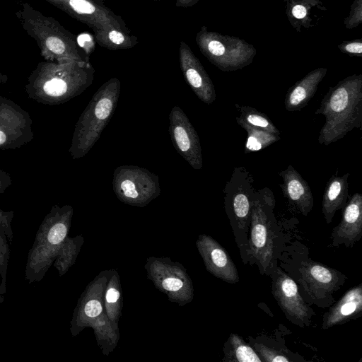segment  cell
<instances>
[{
	"mask_svg": "<svg viewBox=\"0 0 362 362\" xmlns=\"http://www.w3.org/2000/svg\"><path fill=\"white\" fill-rule=\"evenodd\" d=\"M362 234V194H354L343 207L341 220L332 237L350 245L360 240Z\"/></svg>",
	"mask_w": 362,
	"mask_h": 362,
	"instance_id": "15",
	"label": "cell"
},
{
	"mask_svg": "<svg viewBox=\"0 0 362 362\" xmlns=\"http://www.w3.org/2000/svg\"><path fill=\"white\" fill-rule=\"evenodd\" d=\"M95 69L89 61L61 59L43 64L32 73L25 85L28 98L39 103H64L81 94L93 82Z\"/></svg>",
	"mask_w": 362,
	"mask_h": 362,
	"instance_id": "1",
	"label": "cell"
},
{
	"mask_svg": "<svg viewBox=\"0 0 362 362\" xmlns=\"http://www.w3.org/2000/svg\"><path fill=\"white\" fill-rule=\"evenodd\" d=\"M195 40L202 53L222 71H235L252 61V53L229 48L225 37L206 30L205 27L197 34Z\"/></svg>",
	"mask_w": 362,
	"mask_h": 362,
	"instance_id": "7",
	"label": "cell"
},
{
	"mask_svg": "<svg viewBox=\"0 0 362 362\" xmlns=\"http://www.w3.org/2000/svg\"><path fill=\"white\" fill-rule=\"evenodd\" d=\"M67 233L66 225L62 222L54 224L47 235L48 241L53 245L60 243L64 239Z\"/></svg>",
	"mask_w": 362,
	"mask_h": 362,
	"instance_id": "26",
	"label": "cell"
},
{
	"mask_svg": "<svg viewBox=\"0 0 362 362\" xmlns=\"http://www.w3.org/2000/svg\"><path fill=\"white\" fill-rule=\"evenodd\" d=\"M103 311V307L100 301L95 299L88 301L84 307V313L89 317H95Z\"/></svg>",
	"mask_w": 362,
	"mask_h": 362,
	"instance_id": "27",
	"label": "cell"
},
{
	"mask_svg": "<svg viewBox=\"0 0 362 362\" xmlns=\"http://www.w3.org/2000/svg\"><path fill=\"white\" fill-rule=\"evenodd\" d=\"M229 359L228 361L239 362H261L258 354L244 340L235 334L229 337Z\"/></svg>",
	"mask_w": 362,
	"mask_h": 362,
	"instance_id": "24",
	"label": "cell"
},
{
	"mask_svg": "<svg viewBox=\"0 0 362 362\" xmlns=\"http://www.w3.org/2000/svg\"><path fill=\"white\" fill-rule=\"evenodd\" d=\"M307 10L305 7L301 4H297L292 8V15L297 19H302L305 17Z\"/></svg>",
	"mask_w": 362,
	"mask_h": 362,
	"instance_id": "32",
	"label": "cell"
},
{
	"mask_svg": "<svg viewBox=\"0 0 362 362\" xmlns=\"http://www.w3.org/2000/svg\"><path fill=\"white\" fill-rule=\"evenodd\" d=\"M236 122L247 132V137L244 148L245 153L261 151L281 139L278 134L252 127L241 120L236 119Z\"/></svg>",
	"mask_w": 362,
	"mask_h": 362,
	"instance_id": "20",
	"label": "cell"
},
{
	"mask_svg": "<svg viewBox=\"0 0 362 362\" xmlns=\"http://www.w3.org/2000/svg\"><path fill=\"white\" fill-rule=\"evenodd\" d=\"M119 291L115 287H110L106 293L105 299L108 304H115L119 298Z\"/></svg>",
	"mask_w": 362,
	"mask_h": 362,
	"instance_id": "30",
	"label": "cell"
},
{
	"mask_svg": "<svg viewBox=\"0 0 362 362\" xmlns=\"http://www.w3.org/2000/svg\"><path fill=\"white\" fill-rule=\"evenodd\" d=\"M254 181L252 175L245 167H235L223 189L227 212L240 229H247L250 221L252 204L257 192Z\"/></svg>",
	"mask_w": 362,
	"mask_h": 362,
	"instance_id": "6",
	"label": "cell"
},
{
	"mask_svg": "<svg viewBox=\"0 0 362 362\" xmlns=\"http://www.w3.org/2000/svg\"><path fill=\"white\" fill-rule=\"evenodd\" d=\"M272 293L288 317L295 322H306L309 317L308 308L296 282L290 276L279 271L273 284Z\"/></svg>",
	"mask_w": 362,
	"mask_h": 362,
	"instance_id": "12",
	"label": "cell"
},
{
	"mask_svg": "<svg viewBox=\"0 0 362 362\" xmlns=\"http://www.w3.org/2000/svg\"><path fill=\"white\" fill-rule=\"evenodd\" d=\"M315 115H322L325 122L317 141L328 146L362 127V75L354 74L331 86L322 98Z\"/></svg>",
	"mask_w": 362,
	"mask_h": 362,
	"instance_id": "2",
	"label": "cell"
},
{
	"mask_svg": "<svg viewBox=\"0 0 362 362\" xmlns=\"http://www.w3.org/2000/svg\"><path fill=\"white\" fill-rule=\"evenodd\" d=\"M112 188L121 202L139 206L146 205L160 194L158 175L146 168L132 165L115 169Z\"/></svg>",
	"mask_w": 362,
	"mask_h": 362,
	"instance_id": "4",
	"label": "cell"
},
{
	"mask_svg": "<svg viewBox=\"0 0 362 362\" xmlns=\"http://www.w3.org/2000/svg\"><path fill=\"white\" fill-rule=\"evenodd\" d=\"M52 1H55L56 4H57L61 1H66V0H52Z\"/></svg>",
	"mask_w": 362,
	"mask_h": 362,
	"instance_id": "34",
	"label": "cell"
},
{
	"mask_svg": "<svg viewBox=\"0 0 362 362\" xmlns=\"http://www.w3.org/2000/svg\"><path fill=\"white\" fill-rule=\"evenodd\" d=\"M349 175V173L341 176L336 173L329 179L325 185L322 211L327 223L332 222L336 212L343 209L347 202Z\"/></svg>",
	"mask_w": 362,
	"mask_h": 362,
	"instance_id": "18",
	"label": "cell"
},
{
	"mask_svg": "<svg viewBox=\"0 0 362 362\" xmlns=\"http://www.w3.org/2000/svg\"><path fill=\"white\" fill-rule=\"evenodd\" d=\"M256 350L262 356V361L268 362H285L291 361V359L288 358L282 353L272 349L269 347L265 346L263 344L255 345Z\"/></svg>",
	"mask_w": 362,
	"mask_h": 362,
	"instance_id": "25",
	"label": "cell"
},
{
	"mask_svg": "<svg viewBox=\"0 0 362 362\" xmlns=\"http://www.w3.org/2000/svg\"><path fill=\"white\" fill-rule=\"evenodd\" d=\"M199 247L210 272L230 284L239 281L238 269L233 259L216 241L210 237H204Z\"/></svg>",
	"mask_w": 362,
	"mask_h": 362,
	"instance_id": "13",
	"label": "cell"
},
{
	"mask_svg": "<svg viewBox=\"0 0 362 362\" xmlns=\"http://www.w3.org/2000/svg\"><path fill=\"white\" fill-rule=\"evenodd\" d=\"M162 286L170 292H177L182 288L183 282L180 279L168 277L163 280Z\"/></svg>",
	"mask_w": 362,
	"mask_h": 362,
	"instance_id": "28",
	"label": "cell"
},
{
	"mask_svg": "<svg viewBox=\"0 0 362 362\" xmlns=\"http://www.w3.org/2000/svg\"><path fill=\"white\" fill-rule=\"evenodd\" d=\"M34 138L32 128H21L0 122V149H16Z\"/></svg>",
	"mask_w": 362,
	"mask_h": 362,
	"instance_id": "21",
	"label": "cell"
},
{
	"mask_svg": "<svg viewBox=\"0 0 362 362\" xmlns=\"http://www.w3.org/2000/svg\"><path fill=\"white\" fill-rule=\"evenodd\" d=\"M161 1V0H153ZM199 0H176L175 6L177 7H189L194 6Z\"/></svg>",
	"mask_w": 362,
	"mask_h": 362,
	"instance_id": "33",
	"label": "cell"
},
{
	"mask_svg": "<svg viewBox=\"0 0 362 362\" xmlns=\"http://www.w3.org/2000/svg\"><path fill=\"white\" fill-rule=\"evenodd\" d=\"M57 5L93 31L109 28L129 30L121 16L94 0H66Z\"/></svg>",
	"mask_w": 362,
	"mask_h": 362,
	"instance_id": "9",
	"label": "cell"
},
{
	"mask_svg": "<svg viewBox=\"0 0 362 362\" xmlns=\"http://www.w3.org/2000/svg\"><path fill=\"white\" fill-rule=\"evenodd\" d=\"M169 134L177 152L195 170L203 166L199 137L187 115L174 106L169 115Z\"/></svg>",
	"mask_w": 362,
	"mask_h": 362,
	"instance_id": "8",
	"label": "cell"
},
{
	"mask_svg": "<svg viewBox=\"0 0 362 362\" xmlns=\"http://www.w3.org/2000/svg\"><path fill=\"white\" fill-rule=\"evenodd\" d=\"M362 310V284L352 287L325 315L322 328L346 322Z\"/></svg>",
	"mask_w": 362,
	"mask_h": 362,
	"instance_id": "16",
	"label": "cell"
},
{
	"mask_svg": "<svg viewBox=\"0 0 362 362\" xmlns=\"http://www.w3.org/2000/svg\"><path fill=\"white\" fill-rule=\"evenodd\" d=\"M327 73V69H315L292 86L286 93L284 105L287 111H300L315 95L320 83Z\"/></svg>",
	"mask_w": 362,
	"mask_h": 362,
	"instance_id": "17",
	"label": "cell"
},
{
	"mask_svg": "<svg viewBox=\"0 0 362 362\" xmlns=\"http://www.w3.org/2000/svg\"><path fill=\"white\" fill-rule=\"evenodd\" d=\"M235 107L239 112L236 119L241 120L252 127H259L273 134L279 135L280 131L274 124L267 115L258 110L247 105L235 104Z\"/></svg>",
	"mask_w": 362,
	"mask_h": 362,
	"instance_id": "23",
	"label": "cell"
},
{
	"mask_svg": "<svg viewBox=\"0 0 362 362\" xmlns=\"http://www.w3.org/2000/svg\"><path fill=\"white\" fill-rule=\"evenodd\" d=\"M344 49L349 53L361 55L362 52V44L361 42H353L347 44Z\"/></svg>",
	"mask_w": 362,
	"mask_h": 362,
	"instance_id": "31",
	"label": "cell"
},
{
	"mask_svg": "<svg viewBox=\"0 0 362 362\" xmlns=\"http://www.w3.org/2000/svg\"><path fill=\"white\" fill-rule=\"evenodd\" d=\"M0 122L21 128H32V119L28 112L1 94Z\"/></svg>",
	"mask_w": 362,
	"mask_h": 362,
	"instance_id": "22",
	"label": "cell"
},
{
	"mask_svg": "<svg viewBox=\"0 0 362 362\" xmlns=\"http://www.w3.org/2000/svg\"><path fill=\"white\" fill-rule=\"evenodd\" d=\"M93 32L95 41L110 50L130 49L138 43L137 37L130 35L129 30L109 28Z\"/></svg>",
	"mask_w": 362,
	"mask_h": 362,
	"instance_id": "19",
	"label": "cell"
},
{
	"mask_svg": "<svg viewBox=\"0 0 362 362\" xmlns=\"http://www.w3.org/2000/svg\"><path fill=\"white\" fill-rule=\"evenodd\" d=\"M274 204L272 191L264 187L256 192L251 208L250 246L255 259L264 269L271 264L273 259L269 215Z\"/></svg>",
	"mask_w": 362,
	"mask_h": 362,
	"instance_id": "5",
	"label": "cell"
},
{
	"mask_svg": "<svg viewBox=\"0 0 362 362\" xmlns=\"http://www.w3.org/2000/svg\"><path fill=\"white\" fill-rule=\"evenodd\" d=\"M179 61L184 78L197 98L206 105L213 103L216 98L215 86L198 58L184 41L180 44Z\"/></svg>",
	"mask_w": 362,
	"mask_h": 362,
	"instance_id": "10",
	"label": "cell"
},
{
	"mask_svg": "<svg viewBox=\"0 0 362 362\" xmlns=\"http://www.w3.org/2000/svg\"><path fill=\"white\" fill-rule=\"evenodd\" d=\"M11 185V175L7 172L0 169V194L3 193Z\"/></svg>",
	"mask_w": 362,
	"mask_h": 362,
	"instance_id": "29",
	"label": "cell"
},
{
	"mask_svg": "<svg viewBox=\"0 0 362 362\" xmlns=\"http://www.w3.org/2000/svg\"><path fill=\"white\" fill-rule=\"evenodd\" d=\"M120 90L121 83L114 77L95 93L75 125L69 149L72 159L83 158L100 139L116 109Z\"/></svg>",
	"mask_w": 362,
	"mask_h": 362,
	"instance_id": "3",
	"label": "cell"
},
{
	"mask_svg": "<svg viewBox=\"0 0 362 362\" xmlns=\"http://www.w3.org/2000/svg\"><path fill=\"white\" fill-rule=\"evenodd\" d=\"M95 1L100 4H103L104 0H94Z\"/></svg>",
	"mask_w": 362,
	"mask_h": 362,
	"instance_id": "35",
	"label": "cell"
},
{
	"mask_svg": "<svg viewBox=\"0 0 362 362\" xmlns=\"http://www.w3.org/2000/svg\"><path fill=\"white\" fill-rule=\"evenodd\" d=\"M299 282L314 300H322L339 286L341 274L330 267L314 261L302 263Z\"/></svg>",
	"mask_w": 362,
	"mask_h": 362,
	"instance_id": "11",
	"label": "cell"
},
{
	"mask_svg": "<svg viewBox=\"0 0 362 362\" xmlns=\"http://www.w3.org/2000/svg\"><path fill=\"white\" fill-rule=\"evenodd\" d=\"M283 183L279 186L283 195L304 216H307L313 206V196L307 181L291 165L279 173Z\"/></svg>",
	"mask_w": 362,
	"mask_h": 362,
	"instance_id": "14",
	"label": "cell"
}]
</instances>
